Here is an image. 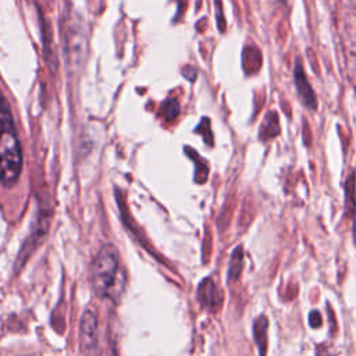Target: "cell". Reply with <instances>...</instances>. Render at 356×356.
I'll use <instances>...</instances> for the list:
<instances>
[{
    "label": "cell",
    "mask_w": 356,
    "mask_h": 356,
    "mask_svg": "<svg viewBox=\"0 0 356 356\" xmlns=\"http://www.w3.org/2000/svg\"><path fill=\"white\" fill-rule=\"evenodd\" d=\"M22 170V152L8 103L0 90V182L14 185Z\"/></svg>",
    "instance_id": "6da1fadb"
},
{
    "label": "cell",
    "mask_w": 356,
    "mask_h": 356,
    "mask_svg": "<svg viewBox=\"0 0 356 356\" xmlns=\"http://www.w3.org/2000/svg\"><path fill=\"white\" fill-rule=\"evenodd\" d=\"M90 282L95 293L100 298L118 299L124 288L118 250L114 245H103L90 268Z\"/></svg>",
    "instance_id": "7a4b0ae2"
},
{
    "label": "cell",
    "mask_w": 356,
    "mask_h": 356,
    "mask_svg": "<svg viewBox=\"0 0 356 356\" xmlns=\"http://www.w3.org/2000/svg\"><path fill=\"white\" fill-rule=\"evenodd\" d=\"M79 341L82 356H100L99 320L93 309L85 310L79 324Z\"/></svg>",
    "instance_id": "3957f363"
},
{
    "label": "cell",
    "mask_w": 356,
    "mask_h": 356,
    "mask_svg": "<svg viewBox=\"0 0 356 356\" xmlns=\"http://www.w3.org/2000/svg\"><path fill=\"white\" fill-rule=\"evenodd\" d=\"M295 85H296V90L299 93V99L302 100V103L309 110H316L317 100H316V96H314V92H313L312 86L307 82V78L305 75L302 63L299 60L295 64Z\"/></svg>",
    "instance_id": "277c9868"
},
{
    "label": "cell",
    "mask_w": 356,
    "mask_h": 356,
    "mask_svg": "<svg viewBox=\"0 0 356 356\" xmlns=\"http://www.w3.org/2000/svg\"><path fill=\"white\" fill-rule=\"evenodd\" d=\"M197 298L200 303L209 309L217 307L221 302V295L218 292V288L216 286L211 278H206L202 281L197 289Z\"/></svg>",
    "instance_id": "5b68a950"
},
{
    "label": "cell",
    "mask_w": 356,
    "mask_h": 356,
    "mask_svg": "<svg viewBox=\"0 0 356 356\" xmlns=\"http://www.w3.org/2000/svg\"><path fill=\"white\" fill-rule=\"evenodd\" d=\"M267 327H268V320L264 316H260L253 325V332H254V342L259 348V355L264 356L266 355V348H267V338H266V332H267Z\"/></svg>",
    "instance_id": "8992f818"
},
{
    "label": "cell",
    "mask_w": 356,
    "mask_h": 356,
    "mask_svg": "<svg viewBox=\"0 0 356 356\" xmlns=\"http://www.w3.org/2000/svg\"><path fill=\"white\" fill-rule=\"evenodd\" d=\"M243 264V257H242V248H236L231 256L229 261V268H228V278L231 281L236 280L239 277V273L242 270Z\"/></svg>",
    "instance_id": "52a82bcc"
},
{
    "label": "cell",
    "mask_w": 356,
    "mask_h": 356,
    "mask_svg": "<svg viewBox=\"0 0 356 356\" xmlns=\"http://www.w3.org/2000/svg\"><path fill=\"white\" fill-rule=\"evenodd\" d=\"M163 113L165 118H174L179 113L178 103L175 100H167L163 104Z\"/></svg>",
    "instance_id": "ba28073f"
},
{
    "label": "cell",
    "mask_w": 356,
    "mask_h": 356,
    "mask_svg": "<svg viewBox=\"0 0 356 356\" xmlns=\"http://www.w3.org/2000/svg\"><path fill=\"white\" fill-rule=\"evenodd\" d=\"M309 321H310V325H312L313 328L320 327V324H321V316H320V313H318L317 310H313V312L310 313V316H309Z\"/></svg>",
    "instance_id": "9c48e42d"
},
{
    "label": "cell",
    "mask_w": 356,
    "mask_h": 356,
    "mask_svg": "<svg viewBox=\"0 0 356 356\" xmlns=\"http://www.w3.org/2000/svg\"><path fill=\"white\" fill-rule=\"evenodd\" d=\"M274 1H278V3H280V1H284V0H274Z\"/></svg>",
    "instance_id": "30bf717a"
}]
</instances>
